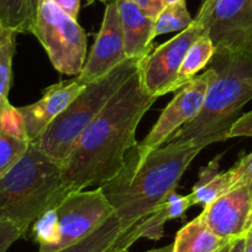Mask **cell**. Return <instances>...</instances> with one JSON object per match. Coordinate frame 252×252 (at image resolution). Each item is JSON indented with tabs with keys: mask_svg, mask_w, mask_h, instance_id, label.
<instances>
[{
	"mask_svg": "<svg viewBox=\"0 0 252 252\" xmlns=\"http://www.w3.org/2000/svg\"><path fill=\"white\" fill-rule=\"evenodd\" d=\"M125 60V41L120 11L118 1H113L106 6L100 31L76 79L79 84L86 87L108 74Z\"/></svg>",
	"mask_w": 252,
	"mask_h": 252,
	"instance_id": "11",
	"label": "cell"
},
{
	"mask_svg": "<svg viewBox=\"0 0 252 252\" xmlns=\"http://www.w3.org/2000/svg\"><path fill=\"white\" fill-rule=\"evenodd\" d=\"M213 1H214V0H204V3H203L202 8H200V9H207L208 6H209L210 4L213 3Z\"/></svg>",
	"mask_w": 252,
	"mask_h": 252,
	"instance_id": "34",
	"label": "cell"
},
{
	"mask_svg": "<svg viewBox=\"0 0 252 252\" xmlns=\"http://www.w3.org/2000/svg\"><path fill=\"white\" fill-rule=\"evenodd\" d=\"M32 236L38 244V252H55L60 241L55 208L43 213L32 224Z\"/></svg>",
	"mask_w": 252,
	"mask_h": 252,
	"instance_id": "22",
	"label": "cell"
},
{
	"mask_svg": "<svg viewBox=\"0 0 252 252\" xmlns=\"http://www.w3.org/2000/svg\"><path fill=\"white\" fill-rule=\"evenodd\" d=\"M251 209L252 192L247 186H241L205 207L199 217L215 235L231 241L245 235Z\"/></svg>",
	"mask_w": 252,
	"mask_h": 252,
	"instance_id": "12",
	"label": "cell"
},
{
	"mask_svg": "<svg viewBox=\"0 0 252 252\" xmlns=\"http://www.w3.org/2000/svg\"><path fill=\"white\" fill-rule=\"evenodd\" d=\"M145 230L144 219L129 230H124L119 218L114 214L86 237L55 252H120L129 250L144 237Z\"/></svg>",
	"mask_w": 252,
	"mask_h": 252,
	"instance_id": "14",
	"label": "cell"
},
{
	"mask_svg": "<svg viewBox=\"0 0 252 252\" xmlns=\"http://www.w3.org/2000/svg\"><path fill=\"white\" fill-rule=\"evenodd\" d=\"M195 20L205 28L215 52L252 56V0H214Z\"/></svg>",
	"mask_w": 252,
	"mask_h": 252,
	"instance_id": "7",
	"label": "cell"
},
{
	"mask_svg": "<svg viewBox=\"0 0 252 252\" xmlns=\"http://www.w3.org/2000/svg\"><path fill=\"white\" fill-rule=\"evenodd\" d=\"M55 210L60 231L56 251L86 237L115 214L100 187L69 193Z\"/></svg>",
	"mask_w": 252,
	"mask_h": 252,
	"instance_id": "10",
	"label": "cell"
},
{
	"mask_svg": "<svg viewBox=\"0 0 252 252\" xmlns=\"http://www.w3.org/2000/svg\"><path fill=\"white\" fill-rule=\"evenodd\" d=\"M246 136L252 137V110L245 115L239 116L229 130L230 137Z\"/></svg>",
	"mask_w": 252,
	"mask_h": 252,
	"instance_id": "27",
	"label": "cell"
},
{
	"mask_svg": "<svg viewBox=\"0 0 252 252\" xmlns=\"http://www.w3.org/2000/svg\"><path fill=\"white\" fill-rule=\"evenodd\" d=\"M0 134L20 141L30 142L26 136L25 125L19 108L10 104L0 113Z\"/></svg>",
	"mask_w": 252,
	"mask_h": 252,
	"instance_id": "24",
	"label": "cell"
},
{
	"mask_svg": "<svg viewBox=\"0 0 252 252\" xmlns=\"http://www.w3.org/2000/svg\"><path fill=\"white\" fill-rule=\"evenodd\" d=\"M163 1L164 5H167V4H172V3H176V1H179V0H162Z\"/></svg>",
	"mask_w": 252,
	"mask_h": 252,
	"instance_id": "35",
	"label": "cell"
},
{
	"mask_svg": "<svg viewBox=\"0 0 252 252\" xmlns=\"http://www.w3.org/2000/svg\"><path fill=\"white\" fill-rule=\"evenodd\" d=\"M172 249H173V245H167V246L161 247V249H154V250H150V251L146 252H172ZM120 252H129V250H123Z\"/></svg>",
	"mask_w": 252,
	"mask_h": 252,
	"instance_id": "32",
	"label": "cell"
},
{
	"mask_svg": "<svg viewBox=\"0 0 252 252\" xmlns=\"http://www.w3.org/2000/svg\"><path fill=\"white\" fill-rule=\"evenodd\" d=\"M221 156H217L207 166L200 168L199 178L189 195L192 205L205 208L214 200L232 189V182L229 172H220L219 162Z\"/></svg>",
	"mask_w": 252,
	"mask_h": 252,
	"instance_id": "16",
	"label": "cell"
},
{
	"mask_svg": "<svg viewBox=\"0 0 252 252\" xmlns=\"http://www.w3.org/2000/svg\"><path fill=\"white\" fill-rule=\"evenodd\" d=\"M57 6H60L64 13L68 14L71 18H78L79 8H81V0H51Z\"/></svg>",
	"mask_w": 252,
	"mask_h": 252,
	"instance_id": "29",
	"label": "cell"
},
{
	"mask_svg": "<svg viewBox=\"0 0 252 252\" xmlns=\"http://www.w3.org/2000/svg\"><path fill=\"white\" fill-rule=\"evenodd\" d=\"M126 58L144 60L151 53L156 19L145 14L132 0H119Z\"/></svg>",
	"mask_w": 252,
	"mask_h": 252,
	"instance_id": "15",
	"label": "cell"
},
{
	"mask_svg": "<svg viewBox=\"0 0 252 252\" xmlns=\"http://www.w3.org/2000/svg\"><path fill=\"white\" fill-rule=\"evenodd\" d=\"M214 71L199 114L166 144L195 141L209 146L229 139V130L242 106L252 99V56L215 52Z\"/></svg>",
	"mask_w": 252,
	"mask_h": 252,
	"instance_id": "3",
	"label": "cell"
},
{
	"mask_svg": "<svg viewBox=\"0 0 252 252\" xmlns=\"http://www.w3.org/2000/svg\"><path fill=\"white\" fill-rule=\"evenodd\" d=\"M227 172L231 178L232 188L247 186L252 192V152L240 158V161Z\"/></svg>",
	"mask_w": 252,
	"mask_h": 252,
	"instance_id": "25",
	"label": "cell"
},
{
	"mask_svg": "<svg viewBox=\"0 0 252 252\" xmlns=\"http://www.w3.org/2000/svg\"><path fill=\"white\" fill-rule=\"evenodd\" d=\"M95 0H88V4H92ZM100 1H119V0H100Z\"/></svg>",
	"mask_w": 252,
	"mask_h": 252,
	"instance_id": "37",
	"label": "cell"
},
{
	"mask_svg": "<svg viewBox=\"0 0 252 252\" xmlns=\"http://www.w3.org/2000/svg\"><path fill=\"white\" fill-rule=\"evenodd\" d=\"M145 14H147L151 18L156 19L162 9L164 8V4L162 0H132Z\"/></svg>",
	"mask_w": 252,
	"mask_h": 252,
	"instance_id": "28",
	"label": "cell"
},
{
	"mask_svg": "<svg viewBox=\"0 0 252 252\" xmlns=\"http://www.w3.org/2000/svg\"><path fill=\"white\" fill-rule=\"evenodd\" d=\"M213 76L214 71L209 67L204 73L195 76L178 89V93L162 111L149 135L135 147L137 161L144 158L152 150L163 146L178 130L199 114Z\"/></svg>",
	"mask_w": 252,
	"mask_h": 252,
	"instance_id": "8",
	"label": "cell"
},
{
	"mask_svg": "<svg viewBox=\"0 0 252 252\" xmlns=\"http://www.w3.org/2000/svg\"><path fill=\"white\" fill-rule=\"evenodd\" d=\"M229 242L215 235L198 217L177 232L172 252H218Z\"/></svg>",
	"mask_w": 252,
	"mask_h": 252,
	"instance_id": "17",
	"label": "cell"
},
{
	"mask_svg": "<svg viewBox=\"0 0 252 252\" xmlns=\"http://www.w3.org/2000/svg\"><path fill=\"white\" fill-rule=\"evenodd\" d=\"M244 239V252H252V226L246 230Z\"/></svg>",
	"mask_w": 252,
	"mask_h": 252,
	"instance_id": "30",
	"label": "cell"
},
{
	"mask_svg": "<svg viewBox=\"0 0 252 252\" xmlns=\"http://www.w3.org/2000/svg\"><path fill=\"white\" fill-rule=\"evenodd\" d=\"M232 241H234V240H232ZM232 241H230L229 244H226V245H225L224 247H221V249H220L219 251H218V252H229L230 247H231V244H232Z\"/></svg>",
	"mask_w": 252,
	"mask_h": 252,
	"instance_id": "33",
	"label": "cell"
},
{
	"mask_svg": "<svg viewBox=\"0 0 252 252\" xmlns=\"http://www.w3.org/2000/svg\"><path fill=\"white\" fill-rule=\"evenodd\" d=\"M204 26L194 19V23L176 37L151 51L142 61L141 78L145 89L151 95L159 96L177 91V77L189 47L205 35Z\"/></svg>",
	"mask_w": 252,
	"mask_h": 252,
	"instance_id": "9",
	"label": "cell"
},
{
	"mask_svg": "<svg viewBox=\"0 0 252 252\" xmlns=\"http://www.w3.org/2000/svg\"><path fill=\"white\" fill-rule=\"evenodd\" d=\"M244 236L237 237V239H235L234 241H232L229 252H244V241H245Z\"/></svg>",
	"mask_w": 252,
	"mask_h": 252,
	"instance_id": "31",
	"label": "cell"
},
{
	"mask_svg": "<svg viewBox=\"0 0 252 252\" xmlns=\"http://www.w3.org/2000/svg\"><path fill=\"white\" fill-rule=\"evenodd\" d=\"M144 60L126 58L108 74L87 84L33 144L58 163H64L82 132L114 94L141 68Z\"/></svg>",
	"mask_w": 252,
	"mask_h": 252,
	"instance_id": "5",
	"label": "cell"
},
{
	"mask_svg": "<svg viewBox=\"0 0 252 252\" xmlns=\"http://www.w3.org/2000/svg\"><path fill=\"white\" fill-rule=\"evenodd\" d=\"M194 23L187 9L186 0L167 4L156 18L155 24V37L173 31H183Z\"/></svg>",
	"mask_w": 252,
	"mask_h": 252,
	"instance_id": "21",
	"label": "cell"
},
{
	"mask_svg": "<svg viewBox=\"0 0 252 252\" xmlns=\"http://www.w3.org/2000/svg\"><path fill=\"white\" fill-rule=\"evenodd\" d=\"M42 0H0V30L32 33Z\"/></svg>",
	"mask_w": 252,
	"mask_h": 252,
	"instance_id": "18",
	"label": "cell"
},
{
	"mask_svg": "<svg viewBox=\"0 0 252 252\" xmlns=\"http://www.w3.org/2000/svg\"><path fill=\"white\" fill-rule=\"evenodd\" d=\"M250 226H252V209H251V214H250V218H249V224H247V229H249Z\"/></svg>",
	"mask_w": 252,
	"mask_h": 252,
	"instance_id": "36",
	"label": "cell"
},
{
	"mask_svg": "<svg viewBox=\"0 0 252 252\" xmlns=\"http://www.w3.org/2000/svg\"><path fill=\"white\" fill-rule=\"evenodd\" d=\"M29 144L30 142L0 134V177L4 176L25 154Z\"/></svg>",
	"mask_w": 252,
	"mask_h": 252,
	"instance_id": "23",
	"label": "cell"
},
{
	"mask_svg": "<svg viewBox=\"0 0 252 252\" xmlns=\"http://www.w3.org/2000/svg\"><path fill=\"white\" fill-rule=\"evenodd\" d=\"M63 200L62 164L33 142L15 164L0 177V219L29 227Z\"/></svg>",
	"mask_w": 252,
	"mask_h": 252,
	"instance_id": "4",
	"label": "cell"
},
{
	"mask_svg": "<svg viewBox=\"0 0 252 252\" xmlns=\"http://www.w3.org/2000/svg\"><path fill=\"white\" fill-rule=\"evenodd\" d=\"M84 89L76 78L62 81L48 87L42 98L36 103L20 106L21 116L25 125L26 136L32 142L41 136L50 124L62 113Z\"/></svg>",
	"mask_w": 252,
	"mask_h": 252,
	"instance_id": "13",
	"label": "cell"
},
{
	"mask_svg": "<svg viewBox=\"0 0 252 252\" xmlns=\"http://www.w3.org/2000/svg\"><path fill=\"white\" fill-rule=\"evenodd\" d=\"M26 235L15 222L6 219H0V252H8L11 245Z\"/></svg>",
	"mask_w": 252,
	"mask_h": 252,
	"instance_id": "26",
	"label": "cell"
},
{
	"mask_svg": "<svg viewBox=\"0 0 252 252\" xmlns=\"http://www.w3.org/2000/svg\"><path fill=\"white\" fill-rule=\"evenodd\" d=\"M18 32L9 29L0 30V113L10 105L9 92L13 79V58Z\"/></svg>",
	"mask_w": 252,
	"mask_h": 252,
	"instance_id": "20",
	"label": "cell"
},
{
	"mask_svg": "<svg viewBox=\"0 0 252 252\" xmlns=\"http://www.w3.org/2000/svg\"><path fill=\"white\" fill-rule=\"evenodd\" d=\"M135 147L126 155L121 171L100 186L124 230L151 215L176 190L190 162L207 146L195 141L164 144L140 161Z\"/></svg>",
	"mask_w": 252,
	"mask_h": 252,
	"instance_id": "2",
	"label": "cell"
},
{
	"mask_svg": "<svg viewBox=\"0 0 252 252\" xmlns=\"http://www.w3.org/2000/svg\"><path fill=\"white\" fill-rule=\"evenodd\" d=\"M32 33L58 72L76 77L81 73L87 60V36L76 19L51 0H42Z\"/></svg>",
	"mask_w": 252,
	"mask_h": 252,
	"instance_id": "6",
	"label": "cell"
},
{
	"mask_svg": "<svg viewBox=\"0 0 252 252\" xmlns=\"http://www.w3.org/2000/svg\"><path fill=\"white\" fill-rule=\"evenodd\" d=\"M215 53V46L208 33L198 38L187 52L177 77V91L192 81L200 69L210 63Z\"/></svg>",
	"mask_w": 252,
	"mask_h": 252,
	"instance_id": "19",
	"label": "cell"
},
{
	"mask_svg": "<svg viewBox=\"0 0 252 252\" xmlns=\"http://www.w3.org/2000/svg\"><path fill=\"white\" fill-rule=\"evenodd\" d=\"M157 99L145 89L140 68L87 126L62 164L63 199L93 184L100 187L121 171L137 145V126Z\"/></svg>",
	"mask_w": 252,
	"mask_h": 252,
	"instance_id": "1",
	"label": "cell"
}]
</instances>
